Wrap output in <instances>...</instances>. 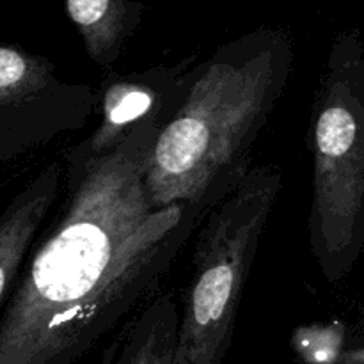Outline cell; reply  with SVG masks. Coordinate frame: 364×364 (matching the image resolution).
Segmentation results:
<instances>
[{"instance_id": "1", "label": "cell", "mask_w": 364, "mask_h": 364, "mask_svg": "<svg viewBox=\"0 0 364 364\" xmlns=\"http://www.w3.org/2000/svg\"><path fill=\"white\" fill-rule=\"evenodd\" d=\"M166 121H144L100 159L64 162L59 213L0 313V364H75L159 297L210 213L149 199L146 167Z\"/></svg>"}, {"instance_id": "2", "label": "cell", "mask_w": 364, "mask_h": 364, "mask_svg": "<svg viewBox=\"0 0 364 364\" xmlns=\"http://www.w3.org/2000/svg\"><path fill=\"white\" fill-rule=\"evenodd\" d=\"M294 43L258 28L220 45L196 68L146 167L155 206L187 203L212 212L256 166L255 146L288 85Z\"/></svg>"}, {"instance_id": "3", "label": "cell", "mask_w": 364, "mask_h": 364, "mask_svg": "<svg viewBox=\"0 0 364 364\" xmlns=\"http://www.w3.org/2000/svg\"><path fill=\"white\" fill-rule=\"evenodd\" d=\"M283 188L277 164H258L203 220L180 309L174 364H223L262 237Z\"/></svg>"}, {"instance_id": "4", "label": "cell", "mask_w": 364, "mask_h": 364, "mask_svg": "<svg viewBox=\"0 0 364 364\" xmlns=\"http://www.w3.org/2000/svg\"><path fill=\"white\" fill-rule=\"evenodd\" d=\"M354 32L334 41L309 123V249L327 283L347 279L364 252V105L352 73Z\"/></svg>"}, {"instance_id": "5", "label": "cell", "mask_w": 364, "mask_h": 364, "mask_svg": "<svg viewBox=\"0 0 364 364\" xmlns=\"http://www.w3.org/2000/svg\"><path fill=\"white\" fill-rule=\"evenodd\" d=\"M96 109L91 85L64 80L46 57L0 45V166L84 130Z\"/></svg>"}, {"instance_id": "6", "label": "cell", "mask_w": 364, "mask_h": 364, "mask_svg": "<svg viewBox=\"0 0 364 364\" xmlns=\"http://www.w3.org/2000/svg\"><path fill=\"white\" fill-rule=\"evenodd\" d=\"M199 63L198 53H192L174 64H159L124 75L109 71L98 92V127L70 148L64 162L100 159L117 148L144 121L169 119L183 100Z\"/></svg>"}, {"instance_id": "7", "label": "cell", "mask_w": 364, "mask_h": 364, "mask_svg": "<svg viewBox=\"0 0 364 364\" xmlns=\"http://www.w3.org/2000/svg\"><path fill=\"white\" fill-rule=\"evenodd\" d=\"M64 159L53 160L0 213V313L23 270L45 220L63 196Z\"/></svg>"}, {"instance_id": "8", "label": "cell", "mask_w": 364, "mask_h": 364, "mask_svg": "<svg viewBox=\"0 0 364 364\" xmlns=\"http://www.w3.org/2000/svg\"><path fill=\"white\" fill-rule=\"evenodd\" d=\"M89 59L110 71L139 28L144 6L137 0H63Z\"/></svg>"}, {"instance_id": "9", "label": "cell", "mask_w": 364, "mask_h": 364, "mask_svg": "<svg viewBox=\"0 0 364 364\" xmlns=\"http://www.w3.org/2000/svg\"><path fill=\"white\" fill-rule=\"evenodd\" d=\"M180 309L171 294H160L124 326L116 364H174Z\"/></svg>"}, {"instance_id": "10", "label": "cell", "mask_w": 364, "mask_h": 364, "mask_svg": "<svg viewBox=\"0 0 364 364\" xmlns=\"http://www.w3.org/2000/svg\"><path fill=\"white\" fill-rule=\"evenodd\" d=\"M347 343V327L341 322L308 323L291 334V348L301 364H327Z\"/></svg>"}, {"instance_id": "11", "label": "cell", "mask_w": 364, "mask_h": 364, "mask_svg": "<svg viewBox=\"0 0 364 364\" xmlns=\"http://www.w3.org/2000/svg\"><path fill=\"white\" fill-rule=\"evenodd\" d=\"M352 73H354L355 87H358L359 96H361V102L364 105V50L355 32L354 39H352Z\"/></svg>"}, {"instance_id": "12", "label": "cell", "mask_w": 364, "mask_h": 364, "mask_svg": "<svg viewBox=\"0 0 364 364\" xmlns=\"http://www.w3.org/2000/svg\"><path fill=\"white\" fill-rule=\"evenodd\" d=\"M327 364H364V341L350 343L347 338V343L336 354V358Z\"/></svg>"}]
</instances>
